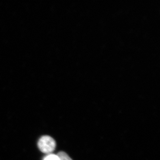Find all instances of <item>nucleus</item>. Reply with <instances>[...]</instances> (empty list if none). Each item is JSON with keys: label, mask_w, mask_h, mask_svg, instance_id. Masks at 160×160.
Segmentation results:
<instances>
[{"label": "nucleus", "mask_w": 160, "mask_h": 160, "mask_svg": "<svg viewBox=\"0 0 160 160\" xmlns=\"http://www.w3.org/2000/svg\"><path fill=\"white\" fill-rule=\"evenodd\" d=\"M57 156L59 158V160H72L71 158L68 156L67 153L61 151L57 154Z\"/></svg>", "instance_id": "nucleus-2"}, {"label": "nucleus", "mask_w": 160, "mask_h": 160, "mask_svg": "<svg viewBox=\"0 0 160 160\" xmlns=\"http://www.w3.org/2000/svg\"><path fill=\"white\" fill-rule=\"evenodd\" d=\"M38 146L39 149L42 152L50 154L56 148V141L50 136H43L39 139Z\"/></svg>", "instance_id": "nucleus-1"}, {"label": "nucleus", "mask_w": 160, "mask_h": 160, "mask_svg": "<svg viewBox=\"0 0 160 160\" xmlns=\"http://www.w3.org/2000/svg\"><path fill=\"white\" fill-rule=\"evenodd\" d=\"M43 160H59L57 154H49L44 158Z\"/></svg>", "instance_id": "nucleus-3"}]
</instances>
